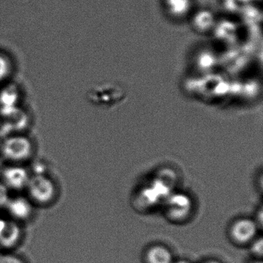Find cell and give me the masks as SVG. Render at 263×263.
Here are the masks:
<instances>
[{"label":"cell","mask_w":263,"mask_h":263,"mask_svg":"<svg viewBox=\"0 0 263 263\" xmlns=\"http://www.w3.org/2000/svg\"><path fill=\"white\" fill-rule=\"evenodd\" d=\"M91 104L105 108H114L127 100V92L117 82H101L92 86L87 93Z\"/></svg>","instance_id":"1"},{"label":"cell","mask_w":263,"mask_h":263,"mask_svg":"<svg viewBox=\"0 0 263 263\" xmlns=\"http://www.w3.org/2000/svg\"><path fill=\"white\" fill-rule=\"evenodd\" d=\"M0 152L7 161L21 164L33 155V144L28 137L16 134L10 135L3 141Z\"/></svg>","instance_id":"2"},{"label":"cell","mask_w":263,"mask_h":263,"mask_svg":"<svg viewBox=\"0 0 263 263\" xmlns=\"http://www.w3.org/2000/svg\"><path fill=\"white\" fill-rule=\"evenodd\" d=\"M26 190L32 202L37 204H48L53 201L57 193L53 180L44 173L31 175Z\"/></svg>","instance_id":"3"},{"label":"cell","mask_w":263,"mask_h":263,"mask_svg":"<svg viewBox=\"0 0 263 263\" xmlns=\"http://www.w3.org/2000/svg\"><path fill=\"white\" fill-rule=\"evenodd\" d=\"M30 177L31 175L24 166L13 164L4 168L1 181L10 192H21L27 189Z\"/></svg>","instance_id":"4"},{"label":"cell","mask_w":263,"mask_h":263,"mask_svg":"<svg viewBox=\"0 0 263 263\" xmlns=\"http://www.w3.org/2000/svg\"><path fill=\"white\" fill-rule=\"evenodd\" d=\"M22 238V229L20 222L9 218L0 217V247L12 249Z\"/></svg>","instance_id":"5"},{"label":"cell","mask_w":263,"mask_h":263,"mask_svg":"<svg viewBox=\"0 0 263 263\" xmlns=\"http://www.w3.org/2000/svg\"><path fill=\"white\" fill-rule=\"evenodd\" d=\"M33 204L28 197L16 195L10 197L5 209L10 218L21 222L31 216L33 212Z\"/></svg>","instance_id":"6"},{"label":"cell","mask_w":263,"mask_h":263,"mask_svg":"<svg viewBox=\"0 0 263 263\" xmlns=\"http://www.w3.org/2000/svg\"><path fill=\"white\" fill-rule=\"evenodd\" d=\"M257 232V226L255 221L248 218H241L231 226L229 234L234 242L238 245H245L254 239Z\"/></svg>","instance_id":"7"},{"label":"cell","mask_w":263,"mask_h":263,"mask_svg":"<svg viewBox=\"0 0 263 263\" xmlns=\"http://www.w3.org/2000/svg\"><path fill=\"white\" fill-rule=\"evenodd\" d=\"M192 209L190 198L184 195H173L166 204V213L175 220L184 219Z\"/></svg>","instance_id":"8"},{"label":"cell","mask_w":263,"mask_h":263,"mask_svg":"<svg viewBox=\"0 0 263 263\" xmlns=\"http://www.w3.org/2000/svg\"><path fill=\"white\" fill-rule=\"evenodd\" d=\"M144 263H173L172 252L165 246L161 245L152 246L146 251Z\"/></svg>","instance_id":"9"},{"label":"cell","mask_w":263,"mask_h":263,"mask_svg":"<svg viewBox=\"0 0 263 263\" xmlns=\"http://www.w3.org/2000/svg\"><path fill=\"white\" fill-rule=\"evenodd\" d=\"M10 197V191L0 181V209H5Z\"/></svg>","instance_id":"10"},{"label":"cell","mask_w":263,"mask_h":263,"mask_svg":"<svg viewBox=\"0 0 263 263\" xmlns=\"http://www.w3.org/2000/svg\"><path fill=\"white\" fill-rule=\"evenodd\" d=\"M0 263H26L21 257L13 254H0Z\"/></svg>","instance_id":"11"},{"label":"cell","mask_w":263,"mask_h":263,"mask_svg":"<svg viewBox=\"0 0 263 263\" xmlns=\"http://www.w3.org/2000/svg\"><path fill=\"white\" fill-rule=\"evenodd\" d=\"M252 254L257 257H261L262 255V239L261 238H258L252 244L251 248Z\"/></svg>","instance_id":"12"},{"label":"cell","mask_w":263,"mask_h":263,"mask_svg":"<svg viewBox=\"0 0 263 263\" xmlns=\"http://www.w3.org/2000/svg\"><path fill=\"white\" fill-rule=\"evenodd\" d=\"M173 263H191L190 261H187V260H179V261H175Z\"/></svg>","instance_id":"13"},{"label":"cell","mask_w":263,"mask_h":263,"mask_svg":"<svg viewBox=\"0 0 263 263\" xmlns=\"http://www.w3.org/2000/svg\"><path fill=\"white\" fill-rule=\"evenodd\" d=\"M203 263H220L219 261H216V260H209V261H204Z\"/></svg>","instance_id":"14"},{"label":"cell","mask_w":263,"mask_h":263,"mask_svg":"<svg viewBox=\"0 0 263 263\" xmlns=\"http://www.w3.org/2000/svg\"><path fill=\"white\" fill-rule=\"evenodd\" d=\"M1 144H2V142H1V140H0V147H1Z\"/></svg>","instance_id":"15"},{"label":"cell","mask_w":263,"mask_h":263,"mask_svg":"<svg viewBox=\"0 0 263 263\" xmlns=\"http://www.w3.org/2000/svg\"><path fill=\"white\" fill-rule=\"evenodd\" d=\"M255 263H261V261H260V262H255Z\"/></svg>","instance_id":"16"}]
</instances>
